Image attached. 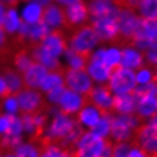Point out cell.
Wrapping results in <instances>:
<instances>
[{
  "instance_id": "6da1fadb",
  "label": "cell",
  "mask_w": 157,
  "mask_h": 157,
  "mask_svg": "<svg viewBox=\"0 0 157 157\" xmlns=\"http://www.w3.org/2000/svg\"><path fill=\"white\" fill-rule=\"evenodd\" d=\"M15 103L19 117L39 116L49 111V101L40 89L25 87L15 97Z\"/></svg>"
},
{
  "instance_id": "7a4b0ae2",
  "label": "cell",
  "mask_w": 157,
  "mask_h": 157,
  "mask_svg": "<svg viewBox=\"0 0 157 157\" xmlns=\"http://www.w3.org/2000/svg\"><path fill=\"white\" fill-rule=\"evenodd\" d=\"M141 123H144L143 119H140L136 113L125 116H111L109 119V135L108 137L113 143H131V139L135 133V129Z\"/></svg>"
},
{
  "instance_id": "3957f363",
  "label": "cell",
  "mask_w": 157,
  "mask_h": 157,
  "mask_svg": "<svg viewBox=\"0 0 157 157\" xmlns=\"http://www.w3.org/2000/svg\"><path fill=\"white\" fill-rule=\"evenodd\" d=\"M97 44L100 40L91 23L77 27L68 35V49L76 53H93Z\"/></svg>"
},
{
  "instance_id": "277c9868",
  "label": "cell",
  "mask_w": 157,
  "mask_h": 157,
  "mask_svg": "<svg viewBox=\"0 0 157 157\" xmlns=\"http://www.w3.org/2000/svg\"><path fill=\"white\" fill-rule=\"evenodd\" d=\"M129 144L140 149L147 157H157V125L151 121L141 123L135 129Z\"/></svg>"
},
{
  "instance_id": "5b68a950",
  "label": "cell",
  "mask_w": 157,
  "mask_h": 157,
  "mask_svg": "<svg viewBox=\"0 0 157 157\" xmlns=\"http://www.w3.org/2000/svg\"><path fill=\"white\" fill-rule=\"evenodd\" d=\"M107 83L111 91L113 92V95L129 93L139 85L135 71L124 68L121 64H115L109 67V78Z\"/></svg>"
},
{
  "instance_id": "8992f818",
  "label": "cell",
  "mask_w": 157,
  "mask_h": 157,
  "mask_svg": "<svg viewBox=\"0 0 157 157\" xmlns=\"http://www.w3.org/2000/svg\"><path fill=\"white\" fill-rule=\"evenodd\" d=\"M63 84L65 89L80 93V95H88L96 85L87 71L75 69L68 65H65L63 71Z\"/></svg>"
},
{
  "instance_id": "52a82bcc",
  "label": "cell",
  "mask_w": 157,
  "mask_h": 157,
  "mask_svg": "<svg viewBox=\"0 0 157 157\" xmlns=\"http://www.w3.org/2000/svg\"><path fill=\"white\" fill-rule=\"evenodd\" d=\"M117 17V16H116ZM116 17H103V19H92L89 23L95 28L99 36L100 44H108L116 48L119 41V27H117Z\"/></svg>"
},
{
  "instance_id": "ba28073f",
  "label": "cell",
  "mask_w": 157,
  "mask_h": 157,
  "mask_svg": "<svg viewBox=\"0 0 157 157\" xmlns=\"http://www.w3.org/2000/svg\"><path fill=\"white\" fill-rule=\"evenodd\" d=\"M89 104L99 109L103 116H112V104H113V92L111 91L108 83L96 84L93 89L88 93Z\"/></svg>"
},
{
  "instance_id": "9c48e42d",
  "label": "cell",
  "mask_w": 157,
  "mask_h": 157,
  "mask_svg": "<svg viewBox=\"0 0 157 157\" xmlns=\"http://www.w3.org/2000/svg\"><path fill=\"white\" fill-rule=\"evenodd\" d=\"M68 35L64 29H53L49 31V33L41 41L40 48L53 57H60L63 53H65L68 48Z\"/></svg>"
},
{
  "instance_id": "30bf717a",
  "label": "cell",
  "mask_w": 157,
  "mask_h": 157,
  "mask_svg": "<svg viewBox=\"0 0 157 157\" xmlns=\"http://www.w3.org/2000/svg\"><path fill=\"white\" fill-rule=\"evenodd\" d=\"M88 104H89V100L87 95H80V93L65 89L56 105L59 108V112H61L63 115L75 117L81 108Z\"/></svg>"
},
{
  "instance_id": "8fae6325",
  "label": "cell",
  "mask_w": 157,
  "mask_h": 157,
  "mask_svg": "<svg viewBox=\"0 0 157 157\" xmlns=\"http://www.w3.org/2000/svg\"><path fill=\"white\" fill-rule=\"evenodd\" d=\"M41 21L48 27L49 31L64 29L67 32H69L68 28H67V17H65L64 7L59 6L53 2H51L43 7Z\"/></svg>"
},
{
  "instance_id": "7c38bea8",
  "label": "cell",
  "mask_w": 157,
  "mask_h": 157,
  "mask_svg": "<svg viewBox=\"0 0 157 157\" xmlns=\"http://www.w3.org/2000/svg\"><path fill=\"white\" fill-rule=\"evenodd\" d=\"M64 11H65V17H67V28H68L69 33L75 28H77V27L83 24H87L91 20L87 3L84 0L76 3V4L64 7Z\"/></svg>"
},
{
  "instance_id": "4fadbf2b",
  "label": "cell",
  "mask_w": 157,
  "mask_h": 157,
  "mask_svg": "<svg viewBox=\"0 0 157 157\" xmlns=\"http://www.w3.org/2000/svg\"><path fill=\"white\" fill-rule=\"evenodd\" d=\"M103 55H104V49L93 52L91 60H89V64L87 67L88 75L92 77V80L96 84L107 83L109 78V68L103 60Z\"/></svg>"
},
{
  "instance_id": "5bb4252c",
  "label": "cell",
  "mask_w": 157,
  "mask_h": 157,
  "mask_svg": "<svg viewBox=\"0 0 157 157\" xmlns=\"http://www.w3.org/2000/svg\"><path fill=\"white\" fill-rule=\"evenodd\" d=\"M137 96L135 92L124 93V95H115L112 104V116H125L136 112Z\"/></svg>"
},
{
  "instance_id": "9a60e30c",
  "label": "cell",
  "mask_w": 157,
  "mask_h": 157,
  "mask_svg": "<svg viewBox=\"0 0 157 157\" xmlns=\"http://www.w3.org/2000/svg\"><path fill=\"white\" fill-rule=\"evenodd\" d=\"M0 75H2L3 80L8 88V91L11 93V97L15 99L17 96V93L21 91V89L25 88L24 84V78H23V75L16 71L13 67L11 65H3L0 67Z\"/></svg>"
},
{
  "instance_id": "2e32d148",
  "label": "cell",
  "mask_w": 157,
  "mask_h": 157,
  "mask_svg": "<svg viewBox=\"0 0 157 157\" xmlns=\"http://www.w3.org/2000/svg\"><path fill=\"white\" fill-rule=\"evenodd\" d=\"M89 16L92 19H103V17H116L119 8L113 4L111 0H91L87 4Z\"/></svg>"
},
{
  "instance_id": "e0dca14e",
  "label": "cell",
  "mask_w": 157,
  "mask_h": 157,
  "mask_svg": "<svg viewBox=\"0 0 157 157\" xmlns=\"http://www.w3.org/2000/svg\"><path fill=\"white\" fill-rule=\"evenodd\" d=\"M137 99L139 100H137L135 113L144 121H148L157 113V93H151V95H145Z\"/></svg>"
},
{
  "instance_id": "ac0fdd59",
  "label": "cell",
  "mask_w": 157,
  "mask_h": 157,
  "mask_svg": "<svg viewBox=\"0 0 157 157\" xmlns=\"http://www.w3.org/2000/svg\"><path fill=\"white\" fill-rule=\"evenodd\" d=\"M47 75H48V69H47L43 64H40V63L35 61L33 64L23 73V78H24L25 87L39 89L41 81L45 78Z\"/></svg>"
},
{
  "instance_id": "d6986e66",
  "label": "cell",
  "mask_w": 157,
  "mask_h": 157,
  "mask_svg": "<svg viewBox=\"0 0 157 157\" xmlns=\"http://www.w3.org/2000/svg\"><path fill=\"white\" fill-rule=\"evenodd\" d=\"M121 51V59H120V64L124 68L132 69L137 72L139 69L144 68L145 61H144V53L137 51L135 48H123Z\"/></svg>"
},
{
  "instance_id": "ffe728a7",
  "label": "cell",
  "mask_w": 157,
  "mask_h": 157,
  "mask_svg": "<svg viewBox=\"0 0 157 157\" xmlns=\"http://www.w3.org/2000/svg\"><path fill=\"white\" fill-rule=\"evenodd\" d=\"M101 117H103V115H101V112L99 109H96L93 105L88 104L77 112V115L75 116V119L77 120V123L84 129L87 128V131H91V129L100 121Z\"/></svg>"
},
{
  "instance_id": "44dd1931",
  "label": "cell",
  "mask_w": 157,
  "mask_h": 157,
  "mask_svg": "<svg viewBox=\"0 0 157 157\" xmlns=\"http://www.w3.org/2000/svg\"><path fill=\"white\" fill-rule=\"evenodd\" d=\"M33 63H35V59H33V56H32V53H31L29 49L17 48V49L13 51L10 65L13 67L15 69L19 71V72L23 75L31 65L33 64Z\"/></svg>"
},
{
  "instance_id": "7402d4cb",
  "label": "cell",
  "mask_w": 157,
  "mask_h": 157,
  "mask_svg": "<svg viewBox=\"0 0 157 157\" xmlns=\"http://www.w3.org/2000/svg\"><path fill=\"white\" fill-rule=\"evenodd\" d=\"M137 11L139 16L145 20H157V0H141Z\"/></svg>"
},
{
  "instance_id": "603a6c76",
  "label": "cell",
  "mask_w": 157,
  "mask_h": 157,
  "mask_svg": "<svg viewBox=\"0 0 157 157\" xmlns=\"http://www.w3.org/2000/svg\"><path fill=\"white\" fill-rule=\"evenodd\" d=\"M20 21H21V19L17 16L16 11L15 10H8L6 12V17H4L3 27H4L6 32L8 35H13V33L17 32L19 27H20Z\"/></svg>"
},
{
  "instance_id": "cb8c5ba5",
  "label": "cell",
  "mask_w": 157,
  "mask_h": 157,
  "mask_svg": "<svg viewBox=\"0 0 157 157\" xmlns=\"http://www.w3.org/2000/svg\"><path fill=\"white\" fill-rule=\"evenodd\" d=\"M41 15H43V6L37 4V3H31L27 6V8L23 11V20L27 23H36L39 20H41Z\"/></svg>"
},
{
  "instance_id": "d4e9b609",
  "label": "cell",
  "mask_w": 157,
  "mask_h": 157,
  "mask_svg": "<svg viewBox=\"0 0 157 157\" xmlns=\"http://www.w3.org/2000/svg\"><path fill=\"white\" fill-rule=\"evenodd\" d=\"M120 59H121V51L119 48H113L112 47L109 49H104L103 60L108 68L115 64H120Z\"/></svg>"
},
{
  "instance_id": "484cf974",
  "label": "cell",
  "mask_w": 157,
  "mask_h": 157,
  "mask_svg": "<svg viewBox=\"0 0 157 157\" xmlns=\"http://www.w3.org/2000/svg\"><path fill=\"white\" fill-rule=\"evenodd\" d=\"M8 99H12V97H11V93L8 91V88H7L4 80H3L2 75H0V103H3V101H6Z\"/></svg>"
},
{
  "instance_id": "4316f807",
  "label": "cell",
  "mask_w": 157,
  "mask_h": 157,
  "mask_svg": "<svg viewBox=\"0 0 157 157\" xmlns=\"http://www.w3.org/2000/svg\"><path fill=\"white\" fill-rule=\"evenodd\" d=\"M0 3H2L7 10H15L20 2H19V0H0Z\"/></svg>"
},
{
  "instance_id": "83f0119b",
  "label": "cell",
  "mask_w": 157,
  "mask_h": 157,
  "mask_svg": "<svg viewBox=\"0 0 157 157\" xmlns=\"http://www.w3.org/2000/svg\"><path fill=\"white\" fill-rule=\"evenodd\" d=\"M53 3L61 6V7H68V6H72V4H76L78 2H83V0H52Z\"/></svg>"
},
{
  "instance_id": "f1b7e54d",
  "label": "cell",
  "mask_w": 157,
  "mask_h": 157,
  "mask_svg": "<svg viewBox=\"0 0 157 157\" xmlns=\"http://www.w3.org/2000/svg\"><path fill=\"white\" fill-rule=\"evenodd\" d=\"M128 157H147V155H144L140 149H137L135 147H131L129 153H128Z\"/></svg>"
},
{
  "instance_id": "f546056e",
  "label": "cell",
  "mask_w": 157,
  "mask_h": 157,
  "mask_svg": "<svg viewBox=\"0 0 157 157\" xmlns=\"http://www.w3.org/2000/svg\"><path fill=\"white\" fill-rule=\"evenodd\" d=\"M6 7L0 3V24L3 25V23H4V17H6Z\"/></svg>"
},
{
  "instance_id": "4dcf8cb0",
  "label": "cell",
  "mask_w": 157,
  "mask_h": 157,
  "mask_svg": "<svg viewBox=\"0 0 157 157\" xmlns=\"http://www.w3.org/2000/svg\"><path fill=\"white\" fill-rule=\"evenodd\" d=\"M111 2H112L113 4H115V6H116L119 10L123 8V3H124V0H111Z\"/></svg>"
},
{
  "instance_id": "1f68e13d",
  "label": "cell",
  "mask_w": 157,
  "mask_h": 157,
  "mask_svg": "<svg viewBox=\"0 0 157 157\" xmlns=\"http://www.w3.org/2000/svg\"><path fill=\"white\" fill-rule=\"evenodd\" d=\"M152 83H155L157 85V67L153 69V78H152Z\"/></svg>"
}]
</instances>
